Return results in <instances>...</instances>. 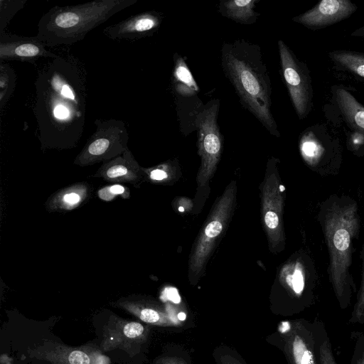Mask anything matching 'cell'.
Returning <instances> with one entry per match:
<instances>
[{"instance_id": "obj_8", "label": "cell", "mask_w": 364, "mask_h": 364, "mask_svg": "<svg viewBox=\"0 0 364 364\" xmlns=\"http://www.w3.org/2000/svg\"><path fill=\"white\" fill-rule=\"evenodd\" d=\"M219 107V100H212L196 115L198 152L201 156L203 172L213 170L222 150L223 136L218 124Z\"/></svg>"}, {"instance_id": "obj_17", "label": "cell", "mask_w": 364, "mask_h": 364, "mask_svg": "<svg viewBox=\"0 0 364 364\" xmlns=\"http://www.w3.org/2000/svg\"><path fill=\"white\" fill-rule=\"evenodd\" d=\"M121 306L146 323L159 326H167L171 323L168 316L161 309L149 304L125 301L121 304Z\"/></svg>"}, {"instance_id": "obj_23", "label": "cell", "mask_w": 364, "mask_h": 364, "mask_svg": "<svg viewBox=\"0 0 364 364\" xmlns=\"http://www.w3.org/2000/svg\"><path fill=\"white\" fill-rule=\"evenodd\" d=\"M305 271L300 263H297L294 271L291 276L289 284L294 291L299 295L305 287L306 275Z\"/></svg>"}, {"instance_id": "obj_9", "label": "cell", "mask_w": 364, "mask_h": 364, "mask_svg": "<svg viewBox=\"0 0 364 364\" xmlns=\"http://www.w3.org/2000/svg\"><path fill=\"white\" fill-rule=\"evenodd\" d=\"M96 129L85 146L82 158L104 157L125 149L129 133L124 121L117 119L94 121Z\"/></svg>"}, {"instance_id": "obj_31", "label": "cell", "mask_w": 364, "mask_h": 364, "mask_svg": "<svg viewBox=\"0 0 364 364\" xmlns=\"http://www.w3.org/2000/svg\"><path fill=\"white\" fill-rule=\"evenodd\" d=\"M109 193L113 196L116 194H121L124 193V188L120 185H114L108 188Z\"/></svg>"}, {"instance_id": "obj_4", "label": "cell", "mask_w": 364, "mask_h": 364, "mask_svg": "<svg viewBox=\"0 0 364 364\" xmlns=\"http://www.w3.org/2000/svg\"><path fill=\"white\" fill-rule=\"evenodd\" d=\"M137 1L94 0L75 5L55 6L40 18L36 36L46 47L70 46L83 40L89 32Z\"/></svg>"}, {"instance_id": "obj_19", "label": "cell", "mask_w": 364, "mask_h": 364, "mask_svg": "<svg viewBox=\"0 0 364 364\" xmlns=\"http://www.w3.org/2000/svg\"><path fill=\"white\" fill-rule=\"evenodd\" d=\"M16 82V74L14 70L8 63L0 60V109L1 112L14 91Z\"/></svg>"}, {"instance_id": "obj_5", "label": "cell", "mask_w": 364, "mask_h": 364, "mask_svg": "<svg viewBox=\"0 0 364 364\" xmlns=\"http://www.w3.org/2000/svg\"><path fill=\"white\" fill-rule=\"evenodd\" d=\"M281 69L291 100L300 119L305 118L312 106V87L309 70L282 40L278 41Z\"/></svg>"}, {"instance_id": "obj_24", "label": "cell", "mask_w": 364, "mask_h": 364, "mask_svg": "<svg viewBox=\"0 0 364 364\" xmlns=\"http://www.w3.org/2000/svg\"><path fill=\"white\" fill-rule=\"evenodd\" d=\"M318 360L320 364H336L328 338L323 340L319 346Z\"/></svg>"}, {"instance_id": "obj_7", "label": "cell", "mask_w": 364, "mask_h": 364, "mask_svg": "<svg viewBox=\"0 0 364 364\" xmlns=\"http://www.w3.org/2000/svg\"><path fill=\"white\" fill-rule=\"evenodd\" d=\"M30 358L42 360L52 364H110L107 356L93 343L73 347L53 341L29 348Z\"/></svg>"}, {"instance_id": "obj_22", "label": "cell", "mask_w": 364, "mask_h": 364, "mask_svg": "<svg viewBox=\"0 0 364 364\" xmlns=\"http://www.w3.org/2000/svg\"><path fill=\"white\" fill-rule=\"evenodd\" d=\"M351 320L353 322H364V243L363 246L361 283L360 289L358 293L357 301L353 311Z\"/></svg>"}, {"instance_id": "obj_30", "label": "cell", "mask_w": 364, "mask_h": 364, "mask_svg": "<svg viewBox=\"0 0 364 364\" xmlns=\"http://www.w3.org/2000/svg\"><path fill=\"white\" fill-rule=\"evenodd\" d=\"M150 176L154 180H162L167 177V173L164 170L155 169L151 172Z\"/></svg>"}, {"instance_id": "obj_12", "label": "cell", "mask_w": 364, "mask_h": 364, "mask_svg": "<svg viewBox=\"0 0 364 364\" xmlns=\"http://www.w3.org/2000/svg\"><path fill=\"white\" fill-rule=\"evenodd\" d=\"M357 9L349 0H323L292 20L310 29H321L348 18Z\"/></svg>"}, {"instance_id": "obj_21", "label": "cell", "mask_w": 364, "mask_h": 364, "mask_svg": "<svg viewBox=\"0 0 364 364\" xmlns=\"http://www.w3.org/2000/svg\"><path fill=\"white\" fill-rule=\"evenodd\" d=\"M27 0H0V34L6 33V28L11 18L24 7Z\"/></svg>"}, {"instance_id": "obj_25", "label": "cell", "mask_w": 364, "mask_h": 364, "mask_svg": "<svg viewBox=\"0 0 364 364\" xmlns=\"http://www.w3.org/2000/svg\"><path fill=\"white\" fill-rule=\"evenodd\" d=\"M128 173L127 167L123 164H117L110 166L107 171V176L110 178L122 176Z\"/></svg>"}, {"instance_id": "obj_1", "label": "cell", "mask_w": 364, "mask_h": 364, "mask_svg": "<svg viewBox=\"0 0 364 364\" xmlns=\"http://www.w3.org/2000/svg\"><path fill=\"white\" fill-rule=\"evenodd\" d=\"M85 65L68 53L39 69L33 107L40 141L63 146L77 142L84 132L87 85Z\"/></svg>"}, {"instance_id": "obj_16", "label": "cell", "mask_w": 364, "mask_h": 364, "mask_svg": "<svg viewBox=\"0 0 364 364\" xmlns=\"http://www.w3.org/2000/svg\"><path fill=\"white\" fill-rule=\"evenodd\" d=\"M173 83L175 92L180 96L193 97L199 92L198 86L184 59L174 55Z\"/></svg>"}, {"instance_id": "obj_2", "label": "cell", "mask_w": 364, "mask_h": 364, "mask_svg": "<svg viewBox=\"0 0 364 364\" xmlns=\"http://www.w3.org/2000/svg\"><path fill=\"white\" fill-rule=\"evenodd\" d=\"M317 218L329 255V281L340 306L345 308L355 291L350 268L353 242L360 230L358 203L348 196L331 195L320 204Z\"/></svg>"}, {"instance_id": "obj_18", "label": "cell", "mask_w": 364, "mask_h": 364, "mask_svg": "<svg viewBox=\"0 0 364 364\" xmlns=\"http://www.w3.org/2000/svg\"><path fill=\"white\" fill-rule=\"evenodd\" d=\"M328 56L338 68L364 79V53L336 50L331 51Z\"/></svg>"}, {"instance_id": "obj_35", "label": "cell", "mask_w": 364, "mask_h": 364, "mask_svg": "<svg viewBox=\"0 0 364 364\" xmlns=\"http://www.w3.org/2000/svg\"><path fill=\"white\" fill-rule=\"evenodd\" d=\"M178 210L181 211V212H183L184 211V209L183 207H179L178 208Z\"/></svg>"}, {"instance_id": "obj_11", "label": "cell", "mask_w": 364, "mask_h": 364, "mask_svg": "<svg viewBox=\"0 0 364 364\" xmlns=\"http://www.w3.org/2000/svg\"><path fill=\"white\" fill-rule=\"evenodd\" d=\"M58 55L46 49L36 36L26 37L4 33L0 34V60H18L33 63L41 58Z\"/></svg>"}, {"instance_id": "obj_32", "label": "cell", "mask_w": 364, "mask_h": 364, "mask_svg": "<svg viewBox=\"0 0 364 364\" xmlns=\"http://www.w3.org/2000/svg\"><path fill=\"white\" fill-rule=\"evenodd\" d=\"M0 364H14V360L8 355L3 353L0 357Z\"/></svg>"}, {"instance_id": "obj_28", "label": "cell", "mask_w": 364, "mask_h": 364, "mask_svg": "<svg viewBox=\"0 0 364 364\" xmlns=\"http://www.w3.org/2000/svg\"><path fill=\"white\" fill-rule=\"evenodd\" d=\"M157 364H186V362L180 358L176 357H164L159 358Z\"/></svg>"}, {"instance_id": "obj_3", "label": "cell", "mask_w": 364, "mask_h": 364, "mask_svg": "<svg viewBox=\"0 0 364 364\" xmlns=\"http://www.w3.org/2000/svg\"><path fill=\"white\" fill-rule=\"evenodd\" d=\"M221 65L242 105L270 134L279 136L277 123L271 112V80L260 47L245 39L223 43Z\"/></svg>"}, {"instance_id": "obj_14", "label": "cell", "mask_w": 364, "mask_h": 364, "mask_svg": "<svg viewBox=\"0 0 364 364\" xmlns=\"http://www.w3.org/2000/svg\"><path fill=\"white\" fill-rule=\"evenodd\" d=\"M333 94L345 121L364 134V106L344 88L336 87Z\"/></svg>"}, {"instance_id": "obj_6", "label": "cell", "mask_w": 364, "mask_h": 364, "mask_svg": "<svg viewBox=\"0 0 364 364\" xmlns=\"http://www.w3.org/2000/svg\"><path fill=\"white\" fill-rule=\"evenodd\" d=\"M149 331L148 326L112 315L103 326L99 346L103 353L121 349L133 357L146 343Z\"/></svg>"}, {"instance_id": "obj_20", "label": "cell", "mask_w": 364, "mask_h": 364, "mask_svg": "<svg viewBox=\"0 0 364 364\" xmlns=\"http://www.w3.org/2000/svg\"><path fill=\"white\" fill-rule=\"evenodd\" d=\"M223 230V221L220 218L212 220L205 227L202 243L198 246L194 259L203 263L204 255L208 252V247L211 241L221 232Z\"/></svg>"}, {"instance_id": "obj_10", "label": "cell", "mask_w": 364, "mask_h": 364, "mask_svg": "<svg viewBox=\"0 0 364 364\" xmlns=\"http://www.w3.org/2000/svg\"><path fill=\"white\" fill-rule=\"evenodd\" d=\"M162 19V14L158 11H144L108 26L102 32L114 41L139 40L152 36L159 28Z\"/></svg>"}, {"instance_id": "obj_34", "label": "cell", "mask_w": 364, "mask_h": 364, "mask_svg": "<svg viewBox=\"0 0 364 364\" xmlns=\"http://www.w3.org/2000/svg\"><path fill=\"white\" fill-rule=\"evenodd\" d=\"M355 364H364V348L362 353L360 354Z\"/></svg>"}, {"instance_id": "obj_26", "label": "cell", "mask_w": 364, "mask_h": 364, "mask_svg": "<svg viewBox=\"0 0 364 364\" xmlns=\"http://www.w3.org/2000/svg\"><path fill=\"white\" fill-rule=\"evenodd\" d=\"M264 222L269 229H276L279 223L278 215L274 212L267 211L264 215Z\"/></svg>"}, {"instance_id": "obj_13", "label": "cell", "mask_w": 364, "mask_h": 364, "mask_svg": "<svg viewBox=\"0 0 364 364\" xmlns=\"http://www.w3.org/2000/svg\"><path fill=\"white\" fill-rule=\"evenodd\" d=\"M284 353L290 364H316L311 332L299 322H284Z\"/></svg>"}, {"instance_id": "obj_33", "label": "cell", "mask_w": 364, "mask_h": 364, "mask_svg": "<svg viewBox=\"0 0 364 364\" xmlns=\"http://www.w3.org/2000/svg\"><path fill=\"white\" fill-rule=\"evenodd\" d=\"M351 36L353 37L363 38H364V26L357 28L352 33Z\"/></svg>"}, {"instance_id": "obj_27", "label": "cell", "mask_w": 364, "mask_h": 364, "mask_svg": "<svg viewBox=\"0 0 364 364\" xmlns=\"http://www.w3.org/2000/svg\"><path fill=\"white\" fill-rule=\"evenodd\" d=\"M220 364H243L239 359L230 353H223L219 358Z\"/></svg>"}, {"instance_id": "obj_15", "label": "cell", "mask_w": 364, "mask_h": 364, "mask_svg": "<svg viewBox=\"0 0 364 364\" xmlns=\"http://www.w3.org/2000/svg\"><path fill=\"white\" fill-rule=\"evenodd\" d=\"M258 0H222L219 3L220 14L242 24L254 23L259 14L255 11Z\"/></svg>"}, {"instance_id": "obj_29", "label": "cell", "mask_w": 364, "mask_h": 364, "mask_svg": "<svg viewBox=\"0 0 364 364\" xmlns=\"http://www.w3.org/2000/svg\"><path fill=\"white\" fill-rule=\"evenodd\" d=\"M63 200L65 202L69 204H75L80 201V198L79 195H77V193H70L65 195L63 197Z\"/></svg>"}]
</instances>
